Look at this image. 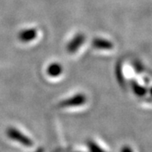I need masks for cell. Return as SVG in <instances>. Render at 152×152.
Returning a JSON list of instances; mask_svg holds the SVG:
<instances>
[{
	"instance_id": "277c9868",
	"label": "cell",
	"mask_w": 152,
	"mask_h": 152,
	"mask_svg": "<svg viewBox=\"0 0 152 152\" xmlns=\"http://www.w3.org/2000/svg\"><path fill=\"white\" fill-rule=\"evenodd\" d=\"M62 72V67L58 64H53L49 66L48 69V73L49 75L51 76H58Z\"/></svg>"
},
{
	"instance_id": "3957f363",
	"label": "cell",
	"mask_w": 152,
	"mask_h": 152,
	"mask_svg": "<svg viewBox=\"0 0 152 152\" xmlns=\"http://www.w3.org/2000/svg\"><path fill=\"white\" fill-rule=\"evenodd\" d=\"M93 46L96 48L111 49L113 48V43L104 39H95L93 42Z\"/></svg>"
},
{
	"instance_id": "6da1fadb",
	"label": "cell",
	"mask_w": 152,
	"mask_h": 152,
	"mask_svg": "<svg viewBox=\"0 0 152 152\" xmlns=\"http://www.w3.org/2000/svg\"><path fill=\"white\" fill-rule=\"evenodd\" d=\"M37 37V31L35 29H29L23 31L20 34V39L22 42H30Z\"/></svg>"
},
{
	"instance_id": "7a4b0ae2",
	"label": "cell",
	"mask_w": 152,
	"mask_h": 152,
	"mask_svg": "<svg viewBox=\"0 0 152 152\" xmlns=\"http://www.w3.org/2000/svg\"><path fill=\"white\" fill-rule=\"evenodd\" d=\"M83 42H84V37H83L82 35L77 36V37L71 42L69 44V46H68V50H69V53H74V52H75L76 50L79 48V47L83 43Z\"/></svg>"
},
{
	"instance_id": "5b68a950",
	"label": "cell",
	"mask_w": 152,
	"mask_h": 152,
	"mask_svg": "<svg viewBox=\"0 0 152 152\" xmlns=\"http://www.w3.org/2000/svg\"><path fill=\"white\" fill-rule=\"evenodd\" d=\"M85 97L83 96H76L72 99H69L68 101H65V102H64V106H71V105H80L84 102Z\"/></svg>"
}]
</instances>
